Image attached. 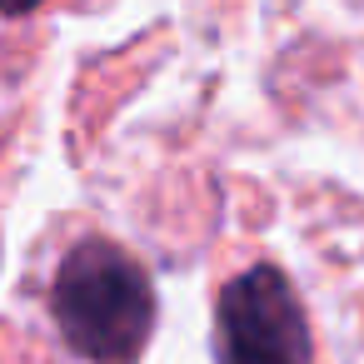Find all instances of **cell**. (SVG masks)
<instances>
[{
	"instance_id": "3",
	"label": "cell",
	"mask_w": 364,
	"mask_h": 364,
	"mask_svg": "<svg viewBox=\"0 0 364 364\" xmlns=\"http://www.w3.org/2000/svg\"><path fill=\"white\" fill-rule=\"evenodd\" d=\"M36 6H41V0H0V11H6V16H26Z\"/></svg>"
},
{
	"instance_id": "1",
	"label": "cell",
	"mask_w": 364,
	"mask_h": 364,
	"mask_svg": "<svg viewBox=\"0 0 364 364\" xmlns=\"http://www.w3.org/2000/svg\"><path fill=\"white\" fill-rule=\"evenodd\" d=\"M50 304L65 344L90 364H135L155 324L145 269L110 240H80L65 255Z\"/></svg>"
},
{
	"instance_id": "2",
	"label": "cell",
	"mask_w": 364,
	"mask_h": 364,
	"mask_svg": "<svg viewBox=\"0 0 364 364\" xmlns=\"http://www.w3.org/2000/svg\"><path fill=\"white\" fill-rule=\"evenodd\" d=\"M220 364H309V324L274 264H255L220 294Z\"/></svg>"
}]
</instances>
